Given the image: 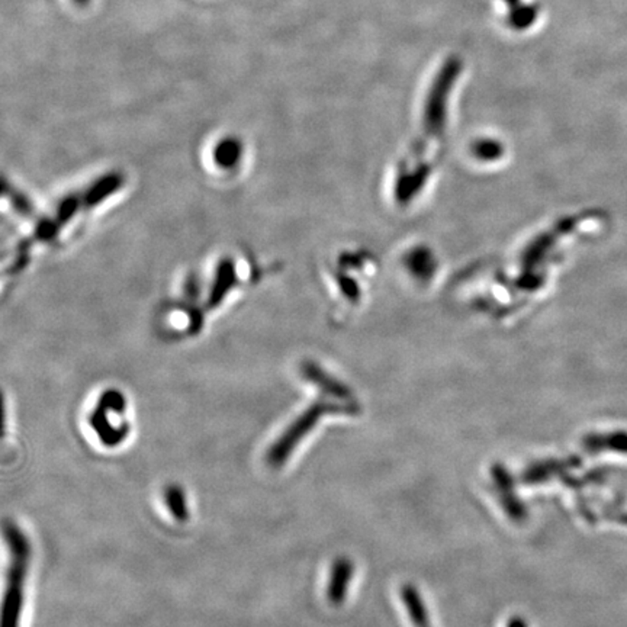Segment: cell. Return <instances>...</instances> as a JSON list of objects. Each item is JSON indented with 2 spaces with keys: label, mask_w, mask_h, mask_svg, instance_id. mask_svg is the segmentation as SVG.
I'll use <instances>...</instances> for the list:
<instances>
[{
  "label": "cell",
  "mask_w": 627,
  "mask_h": 627,
  "mask_svg": "<svg viewBox=\"0 0 627 627\" xmlns=\"http://www.w3.org/2000/svg\"><path fill=\"white\" fill-rule=\"evenodd\" d=\"M6 434V400L5 394L0 391V441Z\"/></svg>",
  "instance_id": "8992f818"
},
{
  "label": "cell",
  "mask_w": 627,
  "mask_h": 627,
  "mask_svg": "<svg viewBox=\"0 0 627 627\" xmlns=\"http://www.w3.org/2000/svg\"><path fill=\"white\" fill-rule=\"evenodd\" d=\"M336 411H340V408L333 407V405H324V404H317L316 407L309 408L305 413L304 418H299L295 423L292 430H288L287 433L279 439L278 443L271 446L268 453V462L271 466L282 465L283 461L290 456V451H292L298 441L309 433V427L316 424L319 415L323 414V413H336Z\"/></svg>",
  "instance_id": "3957f363"
},
{
  "label": "cell",
  "mask_w": 627,
  "mask_h": 627,
  "mask_svg": "<svg viewBox=\"0 0 627 627\" xmlns=\"http://www.w3.org/2000/svg\"><path fill=\"white\" fill-rule=\"evenodd\" d=\"M127 411V398L118 389H107L100 394L95 410L89 414V426L105 448L114 449L124 443L131 433V424L127 422L114 423L110 415H124Z\"/></svg>",
  "instance_id": "7a4b0ae2"
},
{
  "label": "cell",
  "mask_w": 627,
  "mask_h": 627,
  "mask_svg": "<svg viewBox=\"0 0 627 627\" xmlns=\"http://www.w3.org/2000/svg\"><path fill=\"white\" fill-rule=\"evenodd\" d=\"M2 536L9 550L4 597L0 603V627H19L25 600V583L30 568L31 542L23 528L14 520L2 523Z\"/></svg>",
  "instance_id": "6da1fadb"
},
{
  "label": "cell",
  "mask_w": 627,
  "mask_h": 627,
  "mask_svg": "<svg viewBox=\"0 0 627 627\" xmlns=\"http://www.w3.org/2000/svg\"><path fill=\"white\" fill-rule=\"evenodd\" d=\"M350 575H352V565L346 561L338 562L336 568H334L330 590H328L330 597L333 598L334 602H340L343 595H345L346 587L350 583L348 581L350 580Z\"/></svg>",
  "instance_id": "5b68a950"
},
{
  "label": "cell",
  "mask_w": 627,
  "mask_h": 627,
  "mask_svg": "<svg viewBox=\"0 0 627 627\" xmlns=\"http://www.w3.org/2000/svg\"><path fill=\"white\" fill-rule=\"evenodd\" d=\"M165 504L170 516L179 523H186L191 518L186 492L179 484H169L165 488Z\"/></svg>",
  "instance_id": "277c9868"
}]
</instances>
